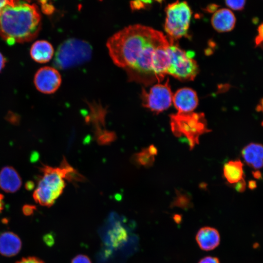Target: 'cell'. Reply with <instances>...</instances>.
Returning a JSON list of instances; mask_svg holds the SVG:
<instances>
[{
	"mask_svg": "<svg viewBox=\"0 0 263 263\" xmlns=\"http://www.w3.org/2000/svg\"><path fill=\"white\" fill-rule=\"evenodd\" d=\"M41 176L38 180L33 197L41 206L51 207L62 194L66 186V181L78 175L65 158L59 167L44 165L41 168Z\"/></svg>",
	"mask_w": 263,
	"mask_h": 263,
	"instance_id": "cell-3",
	"label": "cell"
},
{
	"mask_svg": "<svg viewBox=\"0 0 263 263\" xmlns=\"http://www.w3.org/2000/svg\"><path fill=\"white\" fill-rule=\"evenodd\" d=\"M169 43L161 32L137 24L113 34L106 46L113 62L125 71L130 81L149 86L157 82L153 71L157 51Z\"/></svg>",
	"mask_w": 263,
	"mask_h": 263,
	"instance_id": "cell-1",
	"label": "cell"
},
{
	"mask_svg": "<svg viewBox=\"0 0 263 263\" xmlns=\"http://www.w3.org/2000/svg\"><path fill=\"white\" fill-rule=\"evenodd\" d=\"M150 1L135 0L130 2V6L132 10H139L144 8L147 5L151 2Z\"/></svg>",
	"mask_w": 263,
	"mask_h": 263,
	"instance_id": "cell-20",
	"label": "cell"
},
{
	"mask_svg": "<svg viewBox=\"0 0 263 263\" xmlns=\"http://www.w3.org/2000/svg\"><path fill=\"white\" fill-rule=\"evenodd\" d=\"M172 102L178 113H190L198 106V98L193 89L182 88L173 95Z\"/></svg>",
	"mask_w": 263,
	"mask_h": 263,
	"instance_id": "cell-10",
	"label": "cell"
},
{
	"mask_svg": "<svg viewBox=\"0 0 263 263\" xmlns=\"http://www.w3.org/2000/svg\"><path fill=\"white\" fill-rule=\"evenodd\" d=\"M40 26L38 7L28 2L8 0L0 15V36L9 44L33 40Z\"/></svg>",
	"mask_w": 263,
	"mask_h": 263,
	"instance_id": "cell-2",
	"label": "cell"
},
{
	"mask_svg": "<svg viewBox=\"0 0 263 263\" xmlns=\"http://www.w3.org/2000/svg\"><path fill=\"white\" fill-rule=\"evenodd\" d=\"M243 157L246 163L255 169L263 167V145L250 143L242 151Z\"/></svg>",
	"mask_w": 263,
	"mask_h": 263,
	"instance_id": "cell-15",
	"label": "cell"
},
{
	"mask_svg": "<svg viewBox=\"0 0 263 263\" xmlns=\"http://www.w3.org/2000/svg\"><path fill=\"white\" fill-rule=\"evenodd\" d=\"M61 77L56 69L45 66L40 68L36 73L34 83L41 93L50 94L55 93L60 87Z\"/></svg>",
	"mask_w": 263,
	"mask_h": 263,
	"instance_id": "cell-9",
	"label": "cell"
},
{
	"mask_svg": "<svg viewBox=\"0 0 263 263\" xmlns=\"http://www.w3.org/2000/svg\"><path fill=\"white\" fill-rule=\"evenodd\" d=\"M198 263H220L219 259L214 257L207 256L202 258Z\"/></svg>",
	"mask_w": 263,
	"mask_h": 263,
	"instance_id": "cell-26",
	"label": "cell"
},
{
	"mask_svg": "<svg viewBox=\"0 0 263 263\" xmlns=\"http://www.w3.org/2000/svg\"><path fill=\"white\" fill-rule=\"evenodd\" d=\"M218 7V6L216 5L215 4H212V5H210L207 8V9H208V11H212V10H213V11H214V12L217 10L216 9V8Z\"/></svg>",
	"mask_w": 263,
	"mask_h": 263,
	"instance_id": "cell-32",
	"label": "cell"
},
{
	"mask_svg": "<svg viewBox=\"0 0 263 263\" xmlns=\"http://www.w3.org/2000/svg\"><path fill=\"white\" fill-rule=\"evenodd\" d=\"M92 54V48L88 42L79 39L70 38L58 47L54 65L56 69H67L89 61Z\"/></svg>",
	"mask_w": 263,
	"mask_h": 263,
	"instance_id": "cell-5",
	"label": "cell"
},
{
	"mask_svg": "<svg viewBox=\"0 0 263 263\" xmlns=\"http://www.w3.org/2000/svg\"><path fill=\"white\" fill-rule=\"evenodd\" d=\"M22 243L19 237L11 231H5L0 234V254L10 257L20 251Z\"/></svg>",
	"mask_w": 263,
	"mask_h": 263,
	"instance_id": "cell-13",
	"label": "cell"
},
{
	"mask_svg": "<svg viewBox=\"0 0 263 263\" xmlns=\"http://www.w3.org/2000/svg\"><path fill=\"white\" fill-rule=\"evenodd\" d=\"M257 35L255 38V44L256 46L260 45L263 42V22L258 27Z\"/></svg>",
	"mask_w": 263,
	"mask_h": 263,
	"instance_id": "cell-21",
	"label": "cell"
},
{
	"mask_svg": "<svg viewBox=\"0 0 263 263\" xmlns=\"http://www.w3.org/2000/svg\"><path fill=\"white\" fill-rule=\"evenodd\" d=\"M246 187V183L244 179H242L238 182L235 184V189L239 192H243L244 191Z\"/></svg>",
	"mask_w": 263,
	"mask_h": 263,
	"instance_id": "cell-25",
	"label": "cell"
},
{
	"mask_svg": "<svg viewBox=\"0 0 263 263\" xmlns=\"http://www.w3.org/2000/svg\"><path fill=\"white\" fill-rule=\"evenodd\" d=\"M15 263H45L42 260L35 257L23 258Z\"/></svg>",
	"mask_w": 263,
	"mask_h": 263,
	"instance_id": "cell-24",
	"label": "cell"
},
{
	"mask_svg": "<svg viewBox=\"0 0 263 263\" xmlns=\"http://www.w3.org/2000/svg\"><path fill=\"white\" fill-rule=\"evenodd\" d=\"M40 2L43 12L46 14H51L54 12L55 8L53 5L48 3L47 1H40Z\"/></svg>",
	"mask_w": 263,
	"mask_h": 263,
	"instance_id": "cell-23",
	"label": "cell"
},
{
	"mask_svg": "<svg viewBox=\"0 0 263 263\" xmlns=\"http://www.w3.org/2000/svg\"><path fill=\"white\" fill-rule=\"evenodd\" d=\"M4 207L3 196L0 193V214H1Z\"/></svg>",
	"mask_w": 263,
	"mask_h": 263,
	"instance_id": "cell-30",
	"label": "cell"
},
{
	"mask_svg": "<svg viewBox=\"0 0 263 263\" xmlns=\"http://www.w3.org/2000/svg\"><path fill=\"white\" fill-rule=\"evenodd\" d=\"M169 51L170 64L167 74L181 81L193 80L199 72L196 61L193 58L194 53L186 52L174 44H170Z\"/></svg>",
	"mask_w": 263,
	"mask_h": 263,
	"instance_id": "cell-7",
	"label": "cell"
},
{
	"mask_svg": "<svg viewBox=\"0 0 263 263\" xmlns=\"http://www.w3.org/2000/svg\"><path fill=\"white\" fill-rule=\"evenodd\" d=\"M8 2V0H0V15Z\"/></svg>",
	"mask_w": 263,
	"mask_h": 263,
	"instance_id": "cell-28",
	"label": "cell"
},
{
	"mask_svg": "<svg viewBox=\"0 0 263 263\" xmlns=\"http://www.w3.org/2000/svg\"><path fill=\"white\" fill-rule=\"evenodd\" d=\"M257 111L258 112H261L263 113V98H262L257 107ZM262 126H263V121L262 123Z\"/></svg>",
	"mask_w": 263,
	"mask_h": 263,
	"instance_id": "cell-29",
	"label": "cell"
},
{
	"mask_svg": "<svg viewBox=\"0 0 263 263\" xmlns=\"http://www.w3.org/2000/svg\"><path fill=\"white\" fill-rule=\"evenodd\" d=\"M22 184L18 172L12 167L6 166L0 171V188L4 191L13 193L18 191Z\"/></svg>",
	"mask_w": 263,
	"mask_h": 263,
	"instance_id": "cell-14",
	"label": "cell"
},
{
	"mask_svg": "<svg viewBox=\"0 0 263 263\" xmlns=\"http://www.w3.org/2000/svg\"><path fill=\"white\" fill-rule=\"evenodd\" d=\"M243 164L240 160L229 161L224 166V175L230 184H236L243 178Z\"/></svg>",
	"mask_w": 263,
	"mask_h": 263,
	"instance_id": "cell-17",
	"label": "cell"
},
{
	"mask_svg": "<svg viewBox=\"0 0 263 263\" xmlns=\"http://www.w3.org/2000/svg\"><path fill=\"white\" fill-rule=\"evenodd\" d=\"M141 97L143 106L153 112L159 113L168 109L173 97L169 79L164 84L154 85L148 92L143 89Z\"/></svg>",
	"mask_w": 263,
	"mask_h": 263,
	"instance_id": "cell-8",
	"label": "cell"
},
{
	"mask_svg": "<svg viewBox=\"0 0 263 263\" xmlns=\"http://www.w3.org/2000/svg\"><path fill=\"white\" fill-rule=\"evenodd\" d=\"M166 13L164 29L169 43L173 44L176 40L188 36L192 12L186 1H177L168 5Z\"/></svg>",
	"mask_w": 263,
	"mask_h": 263,
	"instance_id": "cell-6",
	"label": "cell"
},
{
	"mask_svg": "<svg viewBox=\"0 0 263 263\" xmlns=\"http://www.w3.org/2000/svg\"><path fill=\"white\" fill-rule=\"evenodd\" d=\"M257 187L256 182L255 181L251 180L248 183V187L251 189H254Z\"/></svg>",
	"mask_w": 263,
	"mask_h": 263,
	"instance_id": "cell-31",
	"label": "cell"
},
{
	"mask_svg": "<svg viewBox=\"0 0 263 263\" xmlns=\"http://www.w3.org/2000/svg\"><path fill=\"white\" fill-rule=\"evenodd\" d=\"M169 117L172 133L176 137L187 138L190 150L199 144L201 135L210 132L203 113L177 112L170 115Z\"/></svg>",
	"mask_w": 263,
	"mask_h": 263,
	"instance_id": "cell-4",
	"label": "cell"
},
{
	"mask_svg": "<svg viewBox=\"0 0 263 263\" xmlns=\"http://www.w3.org/2000/svg\"><path fill=\"white\" fill-rule=\"evenodd\" d=\"M253 176L257 179L260 178L261 177V174L259 171H255L253 172Z\"/></svg>",
	"mask_w": 263,
	"mask_h": 263,
	"instance_id": "cell-33",
	"label": "cell"
},
{
	"mask_svg": "<svg viewBox=\"0 0 263 263\" xmlns=\"http://www.w3.org/2000/svg\"><path fill=\"white\" fill-rule=\"evenodd\" d=\"M245 2L246 1L243 0L225 1L227 6L234 10H242L244 9Z\"/></svg>",
	"mask_w": 263,
	"mask_h": 263,
	"instance_id": "cell-19",
	"label": "cell"
},
{
	"mask_svg": "<svg viewBox=\"0 0 263 263\" xmlns=\"http://www.w3.org/2000/svg\"><path fill=\"white\" fill-rule=\"evenodd\" d=\"M196 240L201 249L208 251L214 249L219 244L220 236L216 229L205 226L197 233Z\"/></svg>",
	"mask_w": 263,
	"mask_h": 263,
	"instance_id": "cell-12",
	"label": "cell"
},
{
	"mask_svg": "<svg viewBox=\"0 0 263 263\" xmlns=\"http://www.w3.org/2000/svg\"><path fill=\"white\" fill-rule=\"evenodd\" d=\"M154 155L150 151L149 148L143 150L136 154L137 161L145 166H151L154 161Z\"/></svg>",
	"mask_w": 263,
	"mask_h": 263,
	"instance_id": "cell-18",
	"label": "cell"
},
{
	"mask_svg": "<svg viewBox=\"0 0 263 263\" xmlns=\"http://www.w3.org/2000/svg\"><path fill=\"white\" fill-rule=\"evenodd\" d=\"M71 263H92L90 258L85 255L79 254L75 257Z\"/></svg>",
	"mask_w": 263,
	"mask_h": 263,
	"instance_id": "cell-22",
	"label": "cell"
},
{
	"mask_svg": "<svg viewBox=\"0 0 263 263\" xmlns=\"http://www.w3.org/2000/svg\"><path fill=\"white\" fill-rule=\"evenodd\" d=\"M54 50L52 44L45 40H37L31 46L30 55L36 62L44 63L48 62L53 57Z\"/></svg>",
	"mask_w": 263,
	"mask_h": 263,
	"instance_id": "cell-16",
	"label": "cell"
},
{
	"mask_svg": "<svg viewBox=\"0 0 263 263\" xmlns=\"http://www.w3.org/2000/svg\"><path fill=\"white\" fill-rule=\"evenodd\" d=\"M211 23L214 29L219 32H229L235 27L236 18L229 9L221 8L214 13Z\"/></svg>",
	"mask_w": 263,
	"mask_h": 263,
	"instance_id": "cell-11",
	"label": "cell"
},
{
	"mask_svg": "<svg viewBox=\"0 0 263 263\" xmlns=\"http://www.w3.org/2000/svg\"><path fill=\"white\" fill-rule=\"evenodd\" d=\"M5 63V59L4 58L2 54L0 52V72L4 67Z\"/></svg>",
	"mask_w": 263,
	"mask_h": 263,
	"instance_id": "cell-27",
	"label": "cell"
}]
</instances>
